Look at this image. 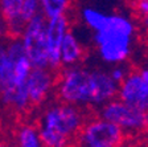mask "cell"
Wrapping results in <instances>:
<instances>
[{"instance_id": "18", "label": "cell", "mask_w": 148, "mask_h": 147, "mask_svg": "<svg viewBox=\"0 0 148 147\" xmlns=\"http://www.w3.org/2000/svg\"><path fill=\"white\" fill-rule=\"evenodd\" d=\"M139 73H140V76H142L143 81H144V82L147 84V86H148V66L140 69V70H139Z\"/></svg>"}, {"instance_id": "4", "label": "cell", "mask_w": 148, "mask_h": 147, "mask_svg": "<svg viewBox=\"0 0 148 147\" xmlns=\"http://www.w3.org/2000/svg\"><path fill=\"white\" fill-rule=\"evenodd\" d=\"M126 133L110 121L94 117L86 119L77 135L78 147H119L123 144Z\"/></svg>"}, {"instance_id": "7", "label": "cell", "mask_w": 148, "mask_h": 147, "mask_svg": "<svg viewBox=\"0 0 148 147\" xmlns=\"http://www.w3.org/2000/svg\"><path fill=\"white\" fill-rule=\"evenodd\" d=\"M57 73L49 68H32L27 78L28 98L31 109L38 107L54 92Z\"/></svg>"}, {"instance_id": "21", "label": "cell", "mask_w": 148, "mask_h": 147, "mask_svg": "<svg viewBox=\"0 0 148 147\" xmlns=\"http://www.w3.org/2000/svg\"><path fill=\"white\" fill-rule=\"evenodd\" d=\"M119 147H124V146H123V144H122V146H119Z\"/></svg>"}, {"instance_id": "8", "label": "cell", "mask_w": 148, "mask_h": 147, "mask_svg": "<svg viewBox=\"0 0 148 147\" xmlns=\"http://www.w3.org/2000/svg\"><path fill=\"white\" fill-rule=\"evenodd\" d=\"M70 23L66 15H60L48 20L46 24V50L48 68L58 70L61 68V44L66 32L70 29Z\"/></svg>"}, {"instance_id": "6", "label": "cell", "mask_w": 148, "mask_h": 147, "mask_svg": "<svg viewBox=\"0 0 148 147\" xmlns=\"http://www.w3.org/2000/svg\"><path fill=\"white\" fill-rule=\"evenodd\" d=\"M46 24L48 19L42 12H40L28 23L23 33L25 55L33 68H48Z\"/></svg>"}, {"instance_id": "5", "label": "cell", "mask_w": 148, "mask_h": 147, "mask_svg": "<svg viewBox=\"0 0 148 147\" xmlns=\"http://www.w3.org/2000/svg\"><path fill=\"white\" fill-rule=\"evenodd\" d=\"M99 117L119 126L124 133H139L148 130V111L140 110L119 98H114L99 107Z\"/></svg>"}, {"instance_id": "10", "label": "cell", "mask_w": 148, "mask_h": 147, "mask_svg": "<svg viewBox=\"0 0 148 147\" xmlns=\"http://www.w3.org/2000/svg\"><path fill=\"white\" fill-rule=\"evenodd\" d=\"M23 0H0V11L5 24V35L11 41L20 40L25 27L23 25L21 15Z\"/></svg>"}, {"instance_id": "14", "label": "cell", "mask_w": 148, "mask_h": 147, "mask_svg": "<svg viewBox=\"0 0 148 147\" xmlns=\"http://www.w3.org/2000/svg\"><path fill=\"white\" fill-rule=\"evenodd\" d=\"M40 0H23V6H21V23L24 27H27V24L31 21L32 19L40 13Z\"/></svg>"}, {"instance_id": "3", "label": "cell", "mask_w": 148, "mask_h": 147, "mask_svg": "<svg viewBox=\"0 0 148 147\" xmlns=\"http://www.w3.org/2000/svg\"><path fill=\"white\" fill-rule=\"evenodd\" d=\"M85 122L86 114L82 110V107L58 102L56 105H50L44 111L38 126L74 139Z\"/></svg>"}, {"instance_id": "12", "label": "cell", "mask_w": 148, "mask_h": 147, "mask_svg": "<svg viewBox=\"0 0 148 147\" xmlns=\"http://www.w3.org/2000/svg\"><path fill=\"white\" fill-rule=\"evenodd\" d=\"M18 147H42L38 135V127L33 125H23L16 134Z\"/></svg>"}, {"instance_id": "15", "label": "cell", "mask_w": 148, "mask_h": 147, "mask_svg": "<svg viewBox=\"0 0 148 147\" xmlns=\"http://www.w3.org/2000/svg\"><path fill=\"white\" fill-rule=\"evenodd\" d=\"M130 73V69L124 64H116L112 65L111 69L108 70V74L111 76V78L115 81L116 84H120L122 81L127 77V74Z\"/></svg>"}, {"instance_id": "2", "label": "cell", "mask_w": 148, "mask_h": 147, "mask_svg": "<svg viewBox=\"0 0 148 147\" xmlns=\"http://www.w3.org/2000/svg\"><path fill=\"white\" fill-rule=\"evenodd\" d=\"M118 86L107 70L89 69L74 65L66 66L57 73L56 95L60 102L78 107H101L114 99L118 94Z\"/></svg>"}, {"instance_id": "20", "label": "cell", "mask_w": 148, "mask_h": 147, "mask_svg": "<svg viewBox=\"0 0 148 147\" xmlns=\"http://www.w3.org/2000/svg\"><path fill=\"white\" fill-rule=\"evenodd\" d=\"M0 147H9L7 143H4V142H0Z\"/></svg>"}, {"instance_id": "13", "label": "cell", "mask_w": 148, "mask_h": 147, "mask_svg": "<svg viewBox=\"0 0 148 147\" xmlns=\"http://www.w3.org/2000/svg\"><path fill=\"white\" fill-rule=\"evenodd\" d=\"M41 12L49 20L60 15H66L69 9V0H40Z\"/></svg>"}, {"instance_id": "1", "label": "cell", "mask_w": 148, "mask_h": 147, "mask_svg": "<svg viewBox=\"0 0 148 147\" xmlns=\"http://www.w3.org/2000/svg\"><path fill=\"white\" fill-rule=\"evenodd\" d=\"M83 24L92 32L98 57L107 65L124 64L132 53L136 24L124 13H106L92 6L81 9Z\"/></svg>"}, {"instance_id": "11", "label": "cell", "mask_w": 148, "mask_h": 147, "mask_svg": "<svg viewBox=\"0 0 148 147\" xmlns=\"http://www.w3.org/2000/svg\"><path fill=\"white\" fill-rule=\"evenodd\" d=\"M85 57V49L78 37L69 29L61 44V66L79 65Z\"/></svg>"}, {"instance_id": "17", "label": "cell", "mask_w": 148, "mask_h": 147, "mask_svg": "<svg viewBox=\"0 0 148 147\" xmlns=\"http://www.w3.org/2000/svg\"><path fill=\"white\" fill-rule=\"evenodd\" d=\"M140 28L143 29L145 35H148V15L140 17Z\"/></svg>"}, {"instance_id": "16", "label": "cell", "mask_w": 148, "mask_h": 147, "mask_svg": "<svg viewBox=\"0 0 148 147\" xmlns=\"http://www.w3.org/2000/svg\"><path fill=\"white\" fill-rule=\"evenodd\" d=\"M135 11L140 17L148 15V0H134Z\"/></svg>"}, {"instance_id": "19", "label": "cell", "mask_w": 148, "mask_h": 147, "mask_svg": "<svg viewBox=\"0 0 148 147\" xmlns=\"http://www.w3.org/2000/svg\"><path fill=\"white\" fill-rule=\"evenodd\" d=\"M5 35V24H4L3 16H1V11H0V37Z\"/></svg>"}, {"instance_id": "9", "label": "cell", "mask_w": 148, "mask_h": 147, "mask_svg": "<svg viewBox=\"0 0 148 147\" xmlns=\"http://www.w3.org/2000/svg\"><path fill=\"white\" fill-rule=\"evenodd\" d=\"M116 97L131 106L148 111V86L143 81L139 70H130L118 86Z\"/></svg>"}]
</instances>
